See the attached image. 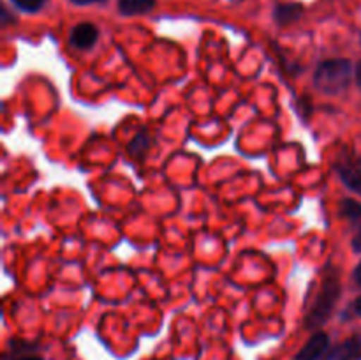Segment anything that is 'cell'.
I'll return each mask as SVG.
<instances>
[{"mask_svg":"<svg viewBox=\"0 0 361 360\" xmlns=\"http://www.w3.org/2000/svg\"><path fill=\"white\" fill-rule=\"evenodd\" d=\"M71 2L78 4V6H88V4H97V2H104V0H71Z\"/></svg>","mask_w":361,"mask_h":360,"instance_id":"obj_13","label":"cell"},{"mask_svg":"<svg viewBox=\"0 0 361 360\" xmlns=\"http://www.w3.org/2000/svg\"><path fill=\"white\" fill-rule=\"evenodd\" d=\"M356 83H358V87L361 88V62L356 66Z\"/></svg>","mask_w":361,"mask_h":360,"instance_id":"obj_15","label":"cell"},{"mask_svg":"<svg viewBox=\"0 0 361 360\" xmlns=\"http://www.w3.org/2000/svg\"><path fill=\"white\" fill-rule=\"evenodd\" d=\"M233 2H240V0H233Z\"/></svg>","mask_w":361,"mask_h":360,"instance_id":"obj_18","label":"cell"},{"mask_svg":"<svg viewBox=\"0 0 361 360\" xmlns=\"http://www.w3.org/2000/svg\"><path fill=\"white\" fill-rule=\"evenodd\" d=\"M328 346H330V337H328L324 332H317L312 337L307 341V344L303 346L298 352V355L295 356V360H321L323 355H326Z\"/></svg>","mask_w":361,"mask_h":360,"instance_id":"obj_3","label":"cell"},{"mask_svg":"<svg viewBox=\"0 0 361 360\" xmlns=\"http://www.w3.org/2000/svg\"><path fill=\"white\" fill-rule=\"evenodd\" d=\"M155 6V0H120V13L127 16L148 13Z\"/></svg>","mask_w":361,"mask_h":360,"instance_id":"obj_8","label":"cell"},{"mask_svg":"<svg viewBox=\"0 0 361 360\" xmlns=\"http://www.w3.org/2000/svg\"><path fill=\"white\" fill-rule=\"evenodd\" d=\"M355 281L361 286V261H360V265L356 267V270H355Z\"/></svg>","mask_w":361,"mask_h":360,"instance_id":"obj_14","label":"cell"},{"mask_svg":"<svg viewBox=\"0 0 361 360\" xmlns=\"http://www.w3.org/2000/svg\"><path fill=\"white\" fill-rule=\"evenodd\" d=\"M341 214L344 215V217L351 219V221H356V219L361 217V205L355 200H342Z\"/></svg>","mask_w":361,"mask_h":360,"instance_id":"obj_9","label":"cell"},{"mask_svg":"<svg viewBox=\"0 0 361 360\" xmlns=\"http://www.w3.org/2000/svg\"><path fill=\"white\" fill-rule=\"evenodd\" d=\"M338 295H341V282H338L337 275L335 274L326 275L323 281V288H321L316 302L312 304V307H310L309 314H307L305 318L307 327L309 328L321 327V325L330 318Z\"/></svg>","mask_w":361,"mask_h":360,"instance_id":"obj_2","label":"cell"},{"mask_svg":"<svg viewBox=\"0 0 361 360\" xmlns=\"http://www.w3.org/2000/svg\"><path fill=\"white\" fill-rule=\"evenodd\" d=\"M353 64L345 59H331L319 64L316 74H314V83L324 94H341L351 83Z\"/></svg>","mask_w":361,"mask_h":360,"instance_id":"obj_1","label":"cell"},{"mask_svg":"<svg viewBox=\"0 0 361 360\" xmlns=\"http://www.w3.org/2000/svg\"><path fill=\"white\" fill-rule=\"evenodd\" d=\"M148 143H150V140H148V134H140V136L134 138V141H130L129 152L133 155H140L141 152L147 150Z\"/></svg>","mask_w":361,"mask_h":360,"instance_id":"obj_10","label":"cell"},{"mask_svg":"<svg viewBox=\"0 0 361 360\" xmlns=\"http://www.w3.org/2000/svg\"><path fill=\"white\" fill-rule=\"evenodd\" d=\"M14 360H42L41 356H20V359H14Z\"/></svg>","mask_w":361,"mask_h":360,"instance_id":"obj_17","label":"cell"},{"mask_svg":"<svg viewBox=\"0 0 361 360\" xmlns=\"http://www.w3.org/2000/svg\"><path fill=\"white\" fill-rule=\"evenodd\" d=\"M355 311L361 316V296H360V299H356V302H355Z\"/></svg>","mask_w":361,"mask_h":360,"instance_id":"obj_16","label":"cell"},{"mask_svg":"<svg viewBox=\"0 0 361 360\" xmlns=\"http://www.w3.org/2000/svg\"><path fill=\"white\" fill-rule=\"evenodd\" d=\"M97 28L92 23H80L71 32V44L78 49H88L97 41Z\"/></svg>","mask_w":361,"mask_h":360,"instance_id":"obj_6","label":"cell"},{"mask_svg":"<svg viewBox=\"0 0 361 360\" xmlns=\"http://www.w3.org/2000/svg\"><path fill=\"white\" fill-rule=\"evenodd\" d=\"M337 172L349 189L361 194V161L355 157L345 159V161L338 162Z\"/></svg>","mask_w":361,"mask_h":360,"instance_id":"obj_5","label":"cell"},{"mask_svg":"<svg viewBox=\"0 0 361 360\" xmlns=\"http://www.w3.org/2000/svg\"><path fill=\"white\" fill-rule=\"evenodd\" d=\"M303 13L302 4H279L275 7L274 18L279 25H289L298 20Z\"/></svg>","mask_w":361,"mask_h":360,"instance_id":"obj_7","label":"cell"},{"mask_svg":"<svg viewBox=\"0 0 361 360\" xmlns=\"http://www.w3.org/2000/svg\"><path fill=\"white\" fill-rule=\"evenodd\" d=\"M353 249L358 251V253H361V226L358 229V233H356V236L353 239Z\"/></svg>","mask_w":361,"mask_h":360,"instance_id":"obj_12","label":"cell"},{"mask_svg":"<svg viewBox=\"0 0 361 360\" xmlns=\"http://www.w3.org/2000/svg\"><path fill=\"white\" fill-rule=\"evenodd\" d=\"M14 4H16L20 9L23 11H30V13H34V11L41 9L42 6H44L46 0H13Z\"/></svg>","mask_w":361,"mask_h":360,"instance_id":"obj_11","label":"cell"},{"mask_svg":"<svg viewBox=\"0 0 361 360\" xmlns=\"http://www.w3.org/2000/svg\"><path fill=\"white\" fill-rule=\"evenodd\" d=\"M324 360H361V334L335 346L324 355Z\"/></svg>","mask_w":361,"mask_h":360,"instance_id":"obj_4","label":"cell"}]
</instances>
